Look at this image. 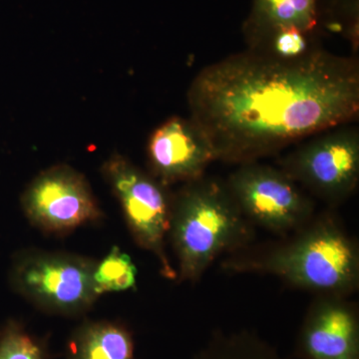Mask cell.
Listing matches in <instances>:
<instances>
[{
  "label": "cell",
  "mask_w": 359,
  "mask_h": 359,
  "mask_svg": "<svg viewBox=\"0 0 359 359\" xmlns=\"http://www.w3.org/2000/svg\"><path fill=\"white\" fill-rule=\"evenodd\" d=\"M67 358L135 359L133 337L117 323H87L71 339Z\"/></svg>",
  "instance_id": "7c38bea8"
},
{
  "label": "cell",
  "mask_w": 359,
  "mask_h": 359,
  "mask_svg": "<svg viewBox=\"0 0 359 359\" xmlns=\"http://www.w3.org/2000/svg\"><path fill=\"white\" fill-rule=\"evenodd\" d=\"M323 27L332 32L340 33L348 40L353 52H358V0H325Z\"/></svg>",
  "instance_id": "2e32d148"
},
{
  "label": "cell",
  "mask_w": 359,
  "mask_h": 359,
  "mask_svg": "<svg viewBox=\"0 0 359 359\" xmlns=\"http://www.w3.org/2000/svg\"><path fill=\"white\" fill-rule=\"evenodd\" d=\"M188 101L216 160L252 162L355 119L358 59L321 48L280 61L247 50L205 66Z\"/></svg>",
  "instance_id": "6da1fadb"
},
{
  "label": "cell",
  "mask_w": 359,
  "mask_h": 359,
  "mask_svg": "<svg viewBox=\"0 0 359 359\" xmlns=\"http://www.w3.org/2000/svg\"><path fill=\"white\" fill-rule=\"evenodd\" d=\"M169 235L177 278L197 283L219 256L249 247L255 233L226 182L204 176L186 183L172 200Z\"/></svg>",
  "instance_id": "3957f363"
},
{
  "label": "cell",
  "mask_w": 359,
  "mask_h": 359,
  "mask_svg": "<svg viewBox=\"0 0 359 359\" xmlns=\"http://www.w3.org/2000/svg\"><path fill=\"white\" fill-rule=\"evenodd\" d=\"M325 0H252L244 25L248 45L280 29L318 33L323 25Z\"/></svg>",
  "instance_id": "8fae6325"
},
{
  "label": "cell",
  "mask_w": 359,
  "mask_h": 359,
  "mask_svg": "<svg viewBox=\"0 0 359 359\" xmlns=\"http://www.w3.org/2000/svg\"><path fill=\"white\" fill-rule=\"evenodd\" d=\"M323 48L318 33L299 29H280L269 33L249 46L248 50L280 61L302 60Z\"/></svg>",
  "instance_id": "4fadbf2b"
},
{
  "label": "cell",
  "mask_w": 359,
  "mask_h": 359,
  "mask_svg": "<svg viewBox=\"0 0 359 359\" xmlns=\"http://www.w3.org/2000/svg\"><path fill=\"white\" fill-rule=\"evenodd\" d=\"M0 359H46V353L34 337L9 325L0 332Z\"/></svg>",
  "instance_id": "e0dca14e"
},
{
  "label": "cell",
  "mask_w": 359,
  "mask_h": 359,
  "mask_svg": "<svg viewBox=\"0 0 359 359\" xmlns=\"http://www.w3.org/2000/svg\"><path fill=\"white\" fill-rule=\"evenodd\" d=\"M91 259L67 254L35 252L14 266L13 287L28 301L52 313L75 316L95 302Z\"/></svg>",
  "instance_id": "5b68a950"
},
{
  "label": "cell",
  "mask_w": 359,
  "mask_h": 359,
  "mask_svg": "<svg viewBox=\"0 0 359 359\" xmlns=\"http://www.w3.org/2000/svg\"><path fill=\"white\" fill-rule=\"evenodd\" d=\"M226 185L245 218L276 235L301 230L316 216V205L280 168L243 163Z\"/></svg>",
  "instance_id": "277c9868"
},
{
  "label": "cell",
  "mask_w": 359,
  "mask_h": 359,
  "mask_svg": "<svg viewBox=\"0 0 359 359\" xmlns=\"http://www.w3.org/2000/svg\"><path fill=\"white\" fill-rule=\"evenodd\" d=\"M105 170L137 244L155 255L163 276L176 280L165 248L172 201L162 185L122 158L111 160Z\"/></svg>",
  "instance_id": "52a82bcc"
},
{
  "label": "cell",
  "mask_w": 359,
  "mask_h": 359,
  "mask_svg": "<svg viewBox=\"0 0 359 359\" xmlns=\"http://www.w3.org/2000/svg\"><path fill=\"white\" fill-rule=\"evenodd\" d=\"M149 159L161 184L195 181L216 161L214 148L194 120L174 117L151 136Z\"/></svg>",
  "instance_id": "30bf717a"
},
{
  "label": "cell",
  "mask_w": 359,
  "mask_h": 359,
  "mask_svg": "<svg viewBox=\"0 0 359 359\" xmlns=\"http://www.w3.org/2000/svg\"><path fill=\"white\" fill-rule=\"evenodd\" d=\"M197 359H283L273 347L250 332L215 335Z\"/></svg>",
  "instance_id": "5bb4252c"
},
{
  "label": "cell",
  "mask_w": 359,
  "mask_h": 359,
  "mask_svg": "<svg viewBox=\"0 0 359 359\" xmlns=\"http://www.w3.org/2000/svg\"><path fill=\"white\" fill-rule=\"evenodd\" d=\"M23 207L33 224L49 233L74 230L101 215L83 177L61 167L35 179L26 191Z\"/></svg>",
  "instance_id": "ba28073f"
},
{
  "label": "cell",
  "mask_w": 359,
  "mask_h": 359,
  "mask_svg": "<svg viewBox=\"0 0 359 359\" xmlns=\"http://www.w3.org/2000/svg\"><path fill=\"white\" fill-rule=\"evenodd\" d=\"M304 359H359V318L346 297L320 294L311 302L299 332Z\"/></svg>",
  "instance_id": "9c48e42d"
},
{
  "label": "cell",
  "mask_w": 359,
  "mask_h": 359,
  "mask_svg": "<svg viewBox=\"0 0 359 359\" xmlns=\"http://www.w3.org/2000/svg\"><path fill=\"white\" fill-rule=\"evenodd\" d=\"M231 273L273 276L297 289L348 297L359 287V249L332 212L314 216L283 242L229 255Z\"/></svg>",
  "instance_id": "7a4b0ae2"
},
{
  "label": "cell",
  "mask_w": 359,
  "mask_h": 359,
  "mask_svg": "<svg viewBox=\"0 0 359 359\" xmlns=\"http://www.w3.org/2000/svg\"><path fill=\"white\" fill-rule=\"evenodd\" d=\"M137 269L131 257L118 247H113L109 254L94 271L93 280L96 294L124 292L136 285Z\"/></svg>",
  "instance_id": "9a60e30c"
},
{
  "label": "cell",
  "mask_w": 359,
  "mask_h": 359,
  "mask_svg": "<svg viewBox=\"0 0 359 359\" xmlns=\"http://www.w3.org/2000/svg\"><path fill=\"white\" fill-rule=\"evenodd\" d=\"M280 169L316 197L337 207L358 188V130L344 127L316 136L285 156Z\"/></svg>",
  "instance_id": "8992f818"
}]
</instances>
